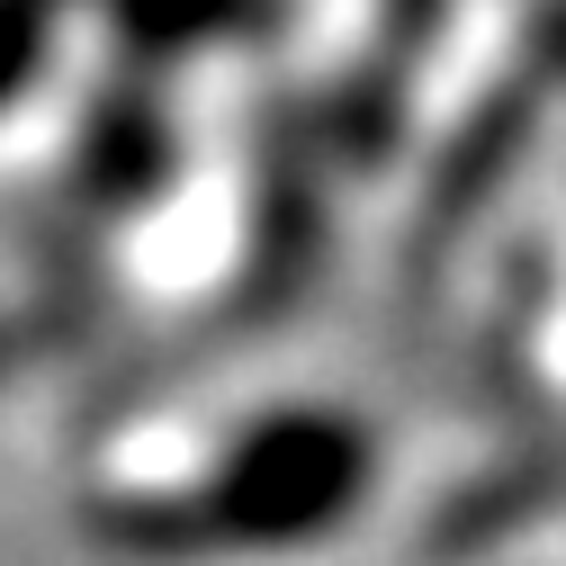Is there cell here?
<instances>
[{
  "label": "cell",
  "mask_w": 566,
  "mask_h": 566,
  "mask_svg": "<svg viewBox=\"0 0 566 566\" xmlns=\"http://www.w3.org/2000/svg\"><path fill=\"white\" fill-rule=\"evenodd\" d=\"M557 91H566V0H539L522 45L494 54L485 91L450 117V145L432 154V180H422V226L432 234L468 226V207L504 180V163L531 145V126L557 108Z\"/></svg>",
  "instance_id": "2"
},
{
  "label": "cell",
  "mask_w": 566,
  "mask_h": 566,
  "mask_svg": "<svg viewBox=\"0 0 566 566\" xmlns=\"http://www.w3.org/2000/svg\"><path fill=\"white\" fill-rule=\"evenodd\" d=\"M378 485V432L350 405L289 396L207 432L189 468H117L82 494V522L126 557H289L324 548Z\"/></svg>",
  "instance_id": "1"
}]
</instances>
